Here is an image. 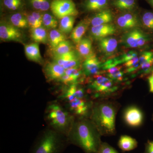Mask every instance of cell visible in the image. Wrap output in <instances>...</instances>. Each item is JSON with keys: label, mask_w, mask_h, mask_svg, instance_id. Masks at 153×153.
<instances>
[{"label": "cell", "mask_w": 153, "mask_h": 153, "mask_svg": "<svg viewBox=\"0 0 153 153\" xmlns=\"http://www.w3.org/2000/svg\"><path fill=\"white\" fill-rule=\"evenodd\" d=\"M102 136L90 118H75L67 135L69 144L81 149L85 153H97Z\"/></svg>", "instance_id": "6da1fadb"}, {"label": "cell", "mask_w": 153, "mask_h": 153, "mask_svg": "<svg viewBox=\"0 0 153 153\" xmlns=\"http://www.w3.org/2000/svg\"><path fill=\"white\" fill-rule=\"evenodd\" d=\"M118 105L111 101H102L93 104L90 115L102 136H111L116 133V117Z\"/></svg>", "instance_id": "7a4b0ae2"}, {"label": "cell", "mask_w": 153, "mask_h": 153, "mask_svg": "<svg viewBox=\"0 0 153 153\" xmlns=\"http://www.w3.org/2000/svg\"><path fill=\"white\" fill-rule=\"evenodd\" d=\"M75 118L66 107L59 102H50L46 106L44 119L48 127L66 137Z\"/></svg>", "instance_id": "3957f363"}, {"label": "cell", "mask_w": 153, "mask_h": 153, "mask_svg": "<svg viewBox=\"0 0 153 153\" xmlns=\"http://www.w3.org/2000/svg\"><path fill=\"white\" fill-rule=\"evenodd\" d=\"M69 144L67 137L47 127L37 137L29 153H63Z\"/></svg>", "instance_id": "277c9868"}, {"label": "cell", "mask_w": 153, "mask_h": 153, "mask_svg": "<svg viewBox=\"0 0 153 153\" xmlns=\"http://www.w3.org/2000/svg\"><path fill=\"white\" fill-rule=\"evenodd\" d=\"M89 87L94 93V97H97L102 94H108L114 92L117 87L114 86L113 80L108 77L96 75L91 82Z\"/></svg>", "instance_id": "5b68a950"}, {"label": "cell", "mask_w": 153, "mask_h": 153, "mask_svg": "<svg viewBox=\"0 0 153 153\" xmlns=\"http://www.w3.org/2000/svg\"><path fill=\"white\" fill-rule=\"evenodd\" d=\"M50 8L53 14L59 19L78 14L75 4L71 0H53Z\"/></svg>", "instance_id": "8992f818"}, {"label": "cell", "mask_w": 153, "mask_h": 153, "mask_svg": "<svg viewBox=\"0 0 153 153\" xmlns=\"http://www.w3.org/2000/svg\"><path fill=\"white\" fill-rule=\"evenodd\" d=\"M66 102V108L74 116L87 117L88 114L90 115L93 104L86 98H75Z\"/></svg>", "instance_id": "52a82bcc"}, {"label": "cell", "mask_w": 153, "mask_h": 153, "mask_svg": "<svg viewBox=\"0 0 153 153\" xmlns=\"http://www.w3.org/2000/svg\"><path fill=\"white\" fill-rule=\"evenodd\" d=\"M149 40L147 35L139 29H134L123 38L124 45L128 48H138L144 46Z\"/></svg>", "instance_id": "ba28073f"}, {"label": "cell", "mask_w": 153, "mask_h": 153, "mask_svg": "<svg viewBox=\"0 0 153 153\" xmlns=\"http://www.w3.org/2000/svg\"><path fill=\"white\" fill-rule=\"evenodd\" d=\"M0 38L4 41H22V34L19 28L10 23L1 22Z\"/></svg>", "instance_id": "9c48e42d"}, {"label": "cell", "mask_w": 153, "mask_h": 153, "mask_svg": "<svg viewBox=\"0 0 153 153\" xmlns=\"http://www.w3.org/2000/svg\"><path fill=\"white\" fill-rule=\"evenodd\" d=\"M123 118L128 126L131 127H137L142 124L143 114L141 109L137 107L131 106L125 110Z\"/></svg>", "instance_id": "30bf717a"}, {"label": "cell", "mask_w": 153, "mask_h": 153, "mask_svg": "<svg viewBox=\"0 0 153 153\" xmlns=\"http://www.w3.org/2000/svg\"><path fill=\"white\" fill-rule=\"evenodd\" d=\"M53 61L58 63L66 70L79 68L80 64L79 58L74 50L63 55L54 56Z\"/></svg>", "instance_id": "8fae6325"}, {"label": "cell", "mask_w": 153, "mask_h": 153, "mask_svg": "<svg viewBox=\"0 0 153 153\" xmlns=\"http://www.w3.org/2000/svg\"><path fill=\"white\" fill-rule=\"evenodd\" d=\"M85 96L84 88L79 86L77 83H74L69 85V86L59 95L58 97L61 100H65L67 102L75 98H85Z\"/></svg>", "instance_id": "7c38bea8"}, {"label": "cell", "mask_w": 153, "mask_h": 153, "mask_svg": "<svg viewBox=\"0 0 153 153\" xmlns=\"http://www.w3.org/2000/svg\"><path fill=\"white\" fill-rule=\"evenodd\" d=\"M65 68L53 61L46 64L44 69L45 76L49 81H59L65 74Z\"/></svg>", "instance_id": "4fadbf2b"}, {"label": "cell", "mask_w": 153, "mask_h": 153, "mask_svg": "<svg viewBox=\"0 0 153 153\" xmlns=\"http://www.w3.org/2000/svg\"><path fill=\"white\" fill-rule=\"evenodd\" d=\"M102 64L97 57L93 54L85 58L83 63L82 67L84 74L88 76L97 75L102 68Z\"/></svg>", "instance_id": "5bb4252c"}, {"label": "cell", "mask_w": 153, "mask_h": 153, "mask_svg": "<svg viewBox=\"0 0 153 153\" xmlns=\"http://www.w3.org/2000/svg\"><path fill=\"white\" fill-rule=\"evenodd\" d=\"M115 32L114 26L107 24L92 27L91 30V34L94 39L100 40L108 36H111Z\"/></svg>", "instance_id": "9a60e30c"}, {"label": "cell", "mask_w": 153, "mask_h": 153, "mask_svg": "<svg viewBox=\"0 0 153 153\" xmlns=\"http://www.w3.org/2000/svg\"><path fill=\"white\" fill-rule=\"evenodd\" d=\"M117 23L120 28L125 30L132 29L139 25L138 20L134 14L127 13L118 18Z\"/></svg>", "instance_id": "2e32d148"}, {"label": "cell", "mask_w": 153, "mask_h": 153, "mask_svg": "<svg viewBox=\"0 0 153 153\" xmlns=\"http://www.w3.org/2000/svg\"><path fill=\"white\" fill-rule=\"evenodd\" d=\"M25 49V54L29 60L36 63H42V58L38 43H32L26 45Z\"/></svg>", "instance_id": "e0dca14e"}, {"label": "cell", "mask_w": 153, "mask_h": 153, "mask_svg": "<svg viewBox=\"0 0 153 153\" xmlns=\"http://www.w3.org/2000/svg\"><path fill=\"white\" fill-rule=\"evenodd\" d=\"M117 40L112 37H106L100 40L99 47L103 53L107 55L114 53L117 48Z\"/></svg>", "instance_id": "ac0fdd59"}, {"label": "cell", "mask_w": 153, "mask_h": 153, "mask_svg": "<svg viewBox=\"0 0 153 153\" xmlns=\"http://www.w3.org/2000/svg\"><path fill=\"white\" fill-rule=\"evenodd\" d=\"M89 23L87 20L81 21L72 30L71 38L75 44H78L82 40L88 28Z\"/></svg>", "instance_id": "d6986e66"}, {"label": "cell", "mask_w": 153, "mask_h": 153, "mask_svg": "<svg viewBox=\"0 0 153 153\" xmlns=\"http://www.w3.org/2000/svg\"><path fill=\"white\" fill-rule=\"evenodd\" d=\"M118 146L123 152H129L137 148L138 142L135 139L129 136L123 135L121 136L120 138Z\"/></svg>", "instance_id": "ffe728a7"}, {"label": "cell", "mask_w": 153, "mask_h": 153, "mask_svg": "<svg viewBox=\"0 0 153 153\" xmlns=\"http://www.w3.org/2000/svg\"><path fill=\"white\" fill-rule=\"evenodd\" d=\"M112 14L108 10L100 11L92 18L91 21L92 27L107 24L112 21Z\"/></svg>", "instance_id": "44dd1931"}, {"label": "cell", "mask_w": 153, "mask_h": 153, "mask_svg": "<svg viewBox=\"0 0 153 153\" xmlns=\"http://www.w3.org/2000/svg\"><path fill=\"white\" fill-rule=\"evenodd\" d=\"M76 44V50L82 57L85 59L93 55L92 42L89 38H82L80 42Z\"/></svg>", "instance_id": "7402d4cb"}, {"label": "cell", "mask_w": 153, "mask_h": 153, "mask_svg": "<svg viewBox=\"0 0 153 153\" xmlns=\"http://www.w3.org/2000/svg\"><path fill=\"white\" fill-rule=\"evenodd\" d=\"M30 35L31 38L36 43L46 44L49 40V36L46 28L43 26L35 29H31Z\"/></svg>", "instance_id": "603a6c76"}, {"label": "cell", "mask_w": 153, "mask_h": 153, "mask_svg": "<svg viewBox=\"0 0 153 153\" xmlns=\"http://www.w3.org/2000/svg\"><path fill=\"white\" fill-rule=\"evenodd\" d=\"M49 40L50 46L53 49L61 42L66 40V36L60 30L54 29L51 30L49 33Z\"/></svg>", "instance_id": "cb8c5ba5"}, {"label": "cell", "mask_w": 153, "mask_h": 153, "mask_svg": "<svg viewBox=\"0 0 153 153\" xmlns=\"http://www.w3.org/2000/svg\"><path fill=\"white\" fill-rule=\"evenodd\" d=\"M75 18L74 16H67L60 19L59 23V30L64 34L72 31Z\"/></svg>", "instance_id": "d4e9b609"}, {"label": "cell", "mask_w": 153, "mask_h": 153, "mask_svg": "<svg viewBox=\"0 0 153 153\" xmlns=\"http://www.w3.org/2000/svg\"><path fill=\"white\" fill-rule=\"evenodd\" d=\"M10 21L12 25L19 29H25L29 27L26 16L19 13L12 15Z\"/></svg>", "instance_id": "484cf974"}, {"label": "cell", "mask_w": 153, "mask_h": 153, "mask_svg": "<svg viewBox=\"0 0 153 153\" xmlns=\"http://www.w3.org/2000/svg\"><path fill=\"white\" fill-rule=\"evenodd\" d=\"M72 48L73 46L71 42L65 40L61 42L55 48L52 49V52L54 56L62 55L72 51Z\"/></svg>", "instance_id": "4316f807"}, {"label": "cell", "mask_w": 153, "mask_h": 153, "mask_svg": "<svg viewBox=\"0 0 153 153\" xmlns=\"http://www.w3.org/2000/svg\"><path fill=\"white\" fill-rule=\"evenodd\" d=\"M108 0H87L85 3V7L88 10H98L104 8Z\"/></svg>", "instance_id": "83f0119b"}, {"label": "cell", "mask_w": 153, "mask_h": 153, "mask_svg": "<svg viewBox=\"0 0 153 153\" xmlns=\"http://www.w3.org/2000/svg\"><path fill=\"white\" fill-rule=\"evenodd\" d=\"M107 70V76L110 79L116 81H121L123 80L124 74L120 66H115Z\"/></svg>", "instance_id": "f1b7e54d"}, {"label": "cell", "mask_w": 153, "mask_h": 153, "mask_svg": "<svg viewBox=\"0 0 153 153\" xmlns=\"http://www.w3.org/2000/svg\"><path fill=\"white\" fill-rule=\"evenodd\" d=\"M135 4V0H114L113 2L116 7L123 10H132L134 7Z\"/></svg>", "instance_id": "f546056e"}, {"label": "cell", "mask_w": 153, "mask_h": 153, "mask_svg": "<svg viewBox=\"0 0 153 153\" xmlns=\"http://www.w3.org/2000/svg\"><path fill=\"white\" fill-rule=\"evenodd\" d=\"M43 25L44 27L52 30L57 27L58 23L55 17L51 14L45 13L43 16Z\"/></svg>", "instance_id": "4dcf8cb0"}, {"label": "cell", "mask_w": 153, "mask_h": 153, "mask_svg": "<svg viewBox=\"0 0 153 153\" xmlns=\"http://www.w3.org/2000/svg\"><path fill=\"white\" fill-rule=\"evenodd\" d=\"M34 8L42 11L49 10L50 7L49 0H30Z\"/></svg>", "instance_id": "1f68e13d"}, {"label": "cell", "mask_w": 153, "mask_h": 153, "mask_svg": "<svg viewBox=\"0 0 153 153\" xmlns=\"http://www.w3.org/2000/svg\"><path fill=\"white\" fill-rule=\"evenodd\" d=\"M142 23L148 30L153 31V13L151 11L145 12L142 17Z\"/></svg>", "instance_id": "d6a6232c"}, {"label": "cell", "mask_w": 153, "mask_h": 153, "mask_svg": "<svg viewBox=\"0 0 153 153\" xmlns=\"http://www.w3.org/2000/svg\"><path fill=\"white\" fill-rule=\"evenodd\" d=\"M126 71L128 73H131L137 70L140 67L139 57H134L125 63Z\"/></svg>", "instance_id": "836d02e7"}, {"label": "cell", "mask_w": 153, "mask_h": 153, "mask_svg": "<svg viewBox=\"0 0 153 153\" xmlns=\"http://www.w3.org/2000/svg\"><path fill=\"white\" fill-rule=\"evenodd\" d=\"M121 63H123V62L121 57H114L107 60L104 63H102V69L108 70Z\"/></svg>", "instance_id": "e575fe53"}, {"label": "cell", "mask_w": 153, "mask_h": 153, "mask_svg": "<svg viewBox=\"0 0 153 153\" xmlns=\"http://www.w3.org/2000/svg\"><path fill=\"white\" fill-rule=\"evenodd\" d=\"M65 74L72 76L77 82L78 79L82 75V71L79 67L69 68V69H66Z\"/></svg>", "instance_id": "d590c367"}, {"label": "cell", "mask_w": 153, "mask_h": 153, "mask_svg": "<svg viewBox=\"0 0 153 153\" xmlns=\"http://www.w3.org/2000/svg\"><path fill=\"white\" fill-rule=\"evenodd\" d=\"M97 153H119L114 148L109 144L105 142L102 143Z\"/></svg>", "instance_id": "8d00e7d4"}, {"label": "cell", "mask_w": 153, "mask_h": 153, "mask_svg": "<svg viewBox=\"0 0 153 153\" xmlns=\"http://www.w3.org/2000/svg\"><path fill=\"white\" fill-rule=\"evenodd\" d=\"M4 3L8 9L15 10L21 6L22 0H4Z\"/></svg>", "instance_id": "74e56055"}, {"label": "cell", "mask_w": 153, "mask_h": 153, "mask_svg": "<svg viewBox=\"0 0 153 153\" xmlns=\"http://www.w3.org/2000/svg\"><path fill=\"white\" fill-rule=\"evenodd\" d=\"M153 59V52L146 51L143 52L139 57L140 66Z\"/></svg>", "instance_id": "f35d334b"}, {"label": "cell", "mask_w": 153, "mask_h": 153, "mask_svg": "<svg viewBox=\"0 0 153 153\" xmlns=\"http://www.w3.org/2000/svg\"><path fill=\"white\" fill-rule=\"evenodd\" d=\"M59 81L65 85H70L74 83H77L73 77L65 74L61 77Z\"/></svg>", "instance_id": "ab89813d"}, {"label": "cell", "mask_w": 153, "mask_h": 153, "mask_svg": "<svg viewBox=\"0 0 153 153\" xmlns=\"http://www.w3.org/2000/svg\"><path fill=\"white\" fill-rule=\"evenodd\" d=\"M123 63H125L134 57H137V53L135 51H130L120 56Z\"/></svg>", "instance_id": "60d3db41"}, {"label": "cell", "mask_w": 153, "mask_h": 153, "mask_svg": "<svg viewBox=\"0 0 153 153\" xmlns=\"http://www.w3.org/2000/svg\"><path fill=\"white\" fill-rule=\"evenodd\" d=\"M27 21L29 27L31 28V29H35V28L39 27H41V25L38 24L36 19L33 17L32 15H27L25 16Z\"/></svg>", "instance_id": "b9f144b4"}, {"label": "cell", "mask_w": 153, "mask_h": 153, "mask_svg": "<svg viewBox=\"0 0 153 153\" xmlns=\"http://www.w3.org/2000/svg\"><path fill=\"white\" fill-rule=\"evenodd\" d=\"M143 153H153V140H148L145 144V151Z\"/></svg>", "instance_id": "7bdbcfd3"}, {"label": "cell", "mask_w": 153, "mask_h": 153, "mask_svg": "<svg viewBox=\"0 0 153 153\" xmlns=\"http://www.w3.org/2000/svg\"><path fill=\"white\" fill-rule=\"evenodd\" d=\"M31 15L36 19V21L38 22V24L41 25V26H42V24H43V15H41L40 13L37 12H33V13L31 14Z\"/></svg>", "instance_id": "ee69618b"}, {"label": "cell", "mask_w": 153, "mask_h": 153, "mask_svg": "<svg viewBox=\"0 0 153 153\" xmlns=\"http://www.w3.org/2000/svg\"><path fill=\"white\" fill-rule=\"evenodd\" d=\"M149 85V91L151 93H153V74L149 76L148 78Z\"/></svg>", "instance_id": "f6af8a7d"}, {"label": "cell", "mask_w": 153, "mask_h": 153, "mask_svg": "<svg viewBox=\"0 0 153 153\" xmlns=\"http://www.w3.org/2000/svg\"><path fill=\"white\" fill-rule=\"evenodd\" d=\"M153 7V0H146Z\"/></svg>", "instance_id": "bcb514c9"}, {"label": "cell", "mask_w": 153, "mask_h": 153, "mask_svg": "<svg viewBox=\"0 0 153 153\" xmlns=\"http://www.w3.org/2000/svg\"><path fill=\"white\" fill-rule=\"evenodd\" d=\"M152 74H153V68L152 69Z\"/></svg>", "instance_id": "7dc6e473"}, {"label": "cell", "mask_w": 153, "mask_h": 153, "mask_svg": "<svg viewBox=\"0 0 153 153\" xmlns=\"http://www.w3.org/2000/svg\"><path fill=\"white\" fill-rule=\"evenodd\" d=\"M152 120L153 121V114L152 115Z\"/></svg>", "instance_id": "c3c4849f"}]
</instances>
